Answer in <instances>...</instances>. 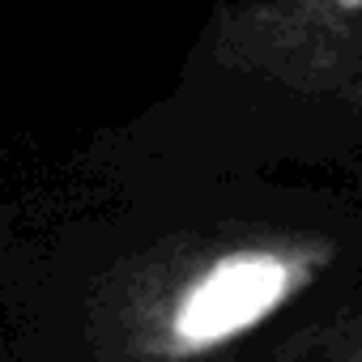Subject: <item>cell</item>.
Instances as JSON below:
<instances>
[{"label":"cell","mask_w":362,"mask_h":362,"mask_svg":"<svg viewBox=\"0 0 362 362\" xmlns=\"http://www.w3.org/2000/svg\"><path fill=\"white\" fill-rule=\"evenodd\" d=\"M298 281V269L273 252H235L218 260L175 311V337L184 345H209L264 320Z\"/></svg>","instance_id":"obj_1"}]
</instances>
